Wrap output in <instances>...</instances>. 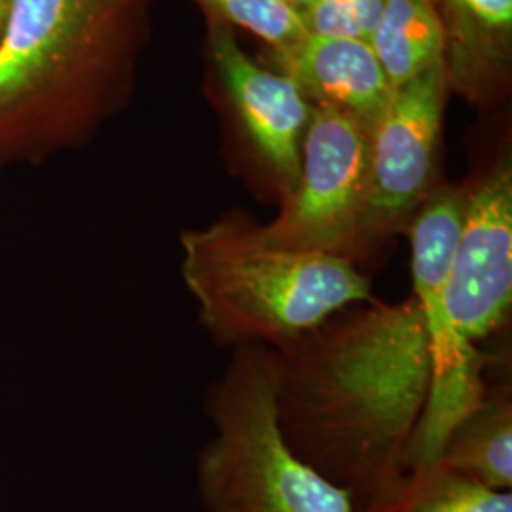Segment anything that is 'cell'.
<instances>
[{
	"label": "cell",
	"mask_w": 512,
	"mask_h": 512,
	"mask_svg": "<svg viewBox=\"0 0 512 512\" xmlns=\"http://www.w3.org/2000/svg\"><path fill=\"white\" fill-rule=\"evenodd\" d=\"M275 353L279 423L298 458L353 507L403 473L431 385L414 294L338 311Z\"/></svg>",
	"instance_id": "cell-1"
},
{
	"label": "cell",
	"mask_w": 512,
	"mask_h": 512,
	"mask_svg": "<svg viewBox=\"0 0 512 512\" xmlns=\"http://www.w3.org/2000/svg\"><path fill=\"white\" fill-rule=\"evenodd\" d=\"M311 105L344 110L370 128L393 88L368 42L306 35L293 48L270 54Z\"/></svg>",
	"instance_id": "cell-10"
},
{
	"label": "cell",
	"mask_w": 512,
	"mask_h": 512,
	"mask_svg": "<svg viewBox=\"0 0 512 512\" xmlns=\"http://www.w3.org/2000/svg\"><path fill=\"white\" fill-rule=\"evenodd\" d=\"M148 0H14L0 38V171L86 145L126 107Z\"/></svg>",
	"instance_id": "cell-2"
},
{
	"label": "cell",
	"mask_w": 512,
	"mask_h": 512,
	"mask_svg": "<svg viewBox=\"0 0 512 512\" xmlns=\"http://www.w3.org/2000/svg\"><path fill=\"white\" fill-rule=\"evenodd\" d=\"M448 90L446 63L440 61L395 88L370 126L368 196L355 253V264L363 272L391 239L406 234L440 184L437 169Z\"/></svg>",
	"instance_id": "cell-6"
},
{
	"label": "cell",
	"mask_w": 512,
	"mask_h": 512,
	"mask_svg": "<svg viewBox=\"0 0 512 512\" xmlns=\"http://www.w3.org/2000/svg\"><path fill=\"white\" fill-rule=\"evenodd\" d=\"M353 512H512V494L490 490L435 463L406 469Z\"/></svg>",
	"instance_id": "cell-13"
},
{
	"label": "cell",
	"mask_w": 512,
	"mask_h": 512,
	"mask_svg": "<svg viewBox=\"0 0 512 512\" xmlns=\"http://www.w3.org/2000/svg\"><path fill=\"white\" fill-rule=\"evenodd\" d=\"M391 88H399L444 61V31L431 0H385L370 38Z\"/></svg>",
	"instance_id": "cell-14"
},
{
	"label": "cell",
	"mask_w": 512,
	"mask_h": 512,
	"mask_svg": "<svg viewBox=\"0 0 512 512\" xmlns=\"http://www.w3.org/2000/svg\"><path fill=\"white\" fill-rule=\"evenodd\" d=\"M465 207L463 184H439L406 228L412 294L420 304L431 357V385L420 423L404 456V471L435 465L444 442L486 389V355L456 327L446 287Z\"/></svg>",
	"instance_id": "cell-5"
},
{
	"label": "cell",
	"mask_w": 512,
	"mask_h": 512,
	"mask_svg": "<svg viewBox=\"0 0 512 512\" xmlns=\"http://www.w3.org/2000/svg\"><path fill=\"white\" fill-rule=\"evenodd\" d=\"M437 463L495 492H511V385L486 382L480 403L450 433Z\"/></svg>",
	"instance_id": "cell-12"
},
{
	"label": "cell",
	"mask_w": 512,
	"mask_h": 512,
	"mask_svg": "<svg viewBox=\"0 0 512 512\" xmlns=\"http://www.w3.org/2000/svg\"><path fill=\"white\" fill-rule=\"evenodd\" d=\"M465 207L446 306L461 334L480 344L509 323L512 310V158L503 147L463 184Z\"/></svg>",
	"instance_id": "cell-8"
},
{
	"label": "cell",
	"mask_w": 512,
	"mask_h": 512,
	"mask_svg": "<svg viewBox=\"0 0 512 512\" xmlns=\"http://www.w3.org/2000/svg\"><path fill=\"white\" fill-rule=\"evenodd\" d=\"M181 275L220 348L281 349L338 311L374 300L372 275L332 253L264 241L245 215L181 234Z\"/></svg>",
	"instance_id": "cell-3"
},
{
	"label": "cell",
	"mask_w": 512,
	"mask_h": 512,
	"mask_svg": "<svg viewBox=\"0 0 512 512\" xmlns=\"http://www.w3.org/2000/svg\"><path fill=\"white\" fill-rule=\"evenodd\" d=\"M287 2H289L293 8H296L300 14H302V12H304V10H306L310 4H313L315 0H287Z\"/></svg>",
	"instance_id": "cell-18"
},
{
	"label": "cell",
	"mask_w": 512,
	"mask_h": 512,
	"mask_svg": "<svg viewBox=\"0 0 512 512\" xmlns=\"http://www.w3.org/2000/svg\"><path fill=\"white\" fill-rule=\"evenodd\" d=\"M213 435L198 454L205 512H353L348 492L298 458L277 412L275 349H232L205 395Z\"/></svg>",
	"instance_id": "cell-4"
},
{
	"label": "cell",
	"mask_w": 512,
	"mask_h": 512,
	"mask_svg": "<svg viewBox=\"0 0 512 512\" xmlns=\"http://www.w3.org/2000/svg\"><path fill=\"white\" fill-rule=\"evenodd\" d=\"M224 25H238L264 40L272 52L287 50L308 35L302 14L287 0H198Z\"/></svg>",
	"instance_id": "cell-15"
},
{
	"label": "cell",
	"mask_w": 512,
	"mask_h": 512,
	"mask_svg": "<svg viewBox=\"0 0 512 512\" xmlns=\"http://www.w3.org/2000/svg\"><path fill=\"white\" fill-rule=\"evenodd\" d=\"M385 0H315L304 12V25L313 37L370 42Z\"/></svg>",
	"instance_id": "cell-16"
},
{
	"label": "cell",
	"mask_w": 512,
	"mask_h": 512,
	"mask_svg": "<svg viewBox=\"0 0 512 512\" xmlns=\"http://www.w3.org/2000/svg\"><path fill=\"white\" fill-rule=\"evenodd\" d=\"M368 165L370 128L365 122L344 110L311 105L298 183L279 215L258 224L262 239L294 251L344 256L355 264Z\"/></svg>",
	"instance_id": "cell-7"
},
{
	"label": "cell",
	"mask_w": 512,
	"mask_h": 512,
	"mask_svg": "<svg viewBox=\"0 0 512 512\" xmlns=\"http://www.w3.org/2000/svg\"><path fill=\"white\" fill-rule=\"evenodd\" d=\"M14 0H0V38L4 35V29L10 19V10H12Z\"/></svg>",
	"instance_id": "cell-17"
},
{
	"label": "cell",
	"mask_w": 512,
	"mask_h": 512,
	"mask_svg": "<svg viewBox=\"0 0 512 512\" xmlns=\"http://www.w3.org/2000/svg\"><path fill=\"white\" fill-rule=\"evenodd\" d=\"M444 31L450 88L467 99L492 101L509 88L512 0H431Z\"/></svg>",
	"instance_id": "cell-11"
},
{
	"label": "cell",
	"mask_w": 512,
	"mask_h": 512,
	"mask_svg": "<svg viewBox=\"0 0 512 512\" xmlns=\"http://www.w3.org/2000/svg\"><path fill=\"white\" fill-rule=\"evenodd\" d=\"M211 54L238 112L253 167L281 205L298 183L311 103L287 74L268 71L245 54L220 21H211Z\"/></svg>",
	"instance_id": "cell-9"
}]
</instances>
